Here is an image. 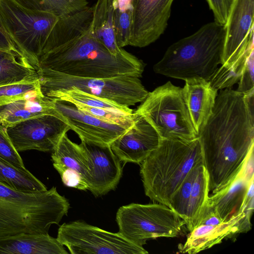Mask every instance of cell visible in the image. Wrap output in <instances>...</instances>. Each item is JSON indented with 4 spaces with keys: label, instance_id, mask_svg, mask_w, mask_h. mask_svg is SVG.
<instances>
[{
    "label": "cell",
    "instance_id": "8fae6325",
    "mask_svg": "<svg viewBox=\"0 0 254 254\" xmlns=\"http://www.w3.org/2000/svg\"><path fill=\"white\" fill-rule=\"evenodd\" d=\"M70 130L61 118L45 115L32 118L6 128L15 149L52 152L63 136Z\"/></svg>",
    "mask_w": 254,
    "mask_h": 254
},
{
    "label": "cell",
    "instance_id": "83f0119b",
    "mask_svg": "<svg viewBox=\"0 0 254 254\" xmlns=\"http://www.w3.org/2000/svg\"><path fill=\"white\" fill-rule=\"evenodd\" d=\"M44 96L37 73L22 81L0 86V106L19 100Z\"/></svg>",
    "mask_w": 254,
    "mask_h": 254
},
{
    "label": "cell",
    "instance_id": "e0dca14e",
    "mask_svg": "<svg viewBox=\"0 0 254 254\" xmlns=\"http://www.w3.org/2000/svg\"><path fill=\"white\" fill-rule=\"evenodd\" d=\"M185 81L184 97L198 135L212 113L218 90L201 78H192Z\"/></svg>",
    "mask_w": 254,
    "mask_h": 254
},
{
    "label": "cell",
    "instance_id": "2e32d148",
    "mask_svg": "<svg viewBox=\"0 0 254 254\" xmlns=\"http://www.w3.org/2000/svg\"><path fill=\"white\" fill-rule=\"evenodd\" d=\"M79 144L92 164L88 190L99 196L115 189L122 176L123 168L111 146L84 141Z\"/></svg>",
    "mask_w": 254,
    "mask_h": 254
},
{
    "label": "cell",
    "instance_id": "4dcf8cb0",
    "mask_svg": "<svg viewBox=\"0 0 254 254\" xmlns=\"http://www.w3.org/2000/svg\"><path fill=\"white\" fill-rule=\"evenodd\" d=\"M243 70L233 66L226 67L221 65L207 81L218 90L230 88L238 83Z\"/></svg>",
    "mask_w": 254,
    "mask_h": 254
},
{
    "label": "cell",
    "instance_id": "603a6c76",
    "mask_svg": "<svg viewBox=\"0 0 254 254\" xmlns=\"http://www.w3.org/2000/svg\"><path fill=\"white\" fill-rule=\"evenodd\" d=\"M92 8V28L95 37L113 55L117 56L126 52L117 44L113 19L107 12L106 0H97Z\"/></svg>",
    "mask_w": 254,
    "mask_h": 254
},
{
    "label": "cell",
    "instance_id": "277c9868",
    "mask_svg": "<svg viewBox=\"0 0 254 254\" xmlns=\"http://www.w3.org/2000/svg\"><path fill=\"white\" fill-rule=\"evenodd\" d=\"M201 164L203 158L198 137L190 141L161 139L158 147L140 164L145 195L169 207L185 178Z\"/></svg>",
    "mask_w": 254,
    "mask_h": 254
},
{
    "label": "cell",
    "instance_id": "44dd1931",
    "mask_svg": "<svg viewBox=\"0 0 254 254\" xmlns=\"http://www.w3.org/2000/svg\"><path fill=\"white\" fill-rule=\"evenodd\" d=\"M51 158L58 173L67 168L75 171L84 179L89 188L92 169L91 161L80 144L72 141L66 133L52 152Z\"/></svg>",
    "mask_w": 254,
    "mask_h": 254
},
{
    "label": "cell",
    "instance_id": "d6a6232c",
    "mask_svg": "<svg viewBox=\"0 0 254 254\" xmlns=\"http://www.w3.org/2000/svg\"><path fill=\"white\" fill-rule=\"evenodd\" d=\"M254 51L248 57L241 77L238 83L237 91L245 93L254 89Z\"/></svg>",
    "mask_w": 254,
    "mask_h": 254
},
{
    "label": "cell",
    "instance_id": "8992f818",
    "mask_svg": "<svg viewBox=\"0 0 254 254\" xmlns=\"http://www.w3.org/2000/svg\"><path fill=\"white\" fill-rule=\"evenodd\" d=\"M134 113L143 116L162 139L190 141L198 137L183 88L169 81L148 92Z\"/></svg>",
    "mask_w": 254,
    "mask_h": 254
},
{
    "label": "cell",
    "instance_id": "e575fe53",
    "mask_svg": "<svg viewBox=\"0 0 254 254\" xmlns=\"http://www.w3.org/2000/svg\"><path fill=\"white\" fill-rule=\"evenodd\" d=\"M63 184L66 187L81 190H88V186L84 179L77 172L70 169H65L59 172Z\"/></svg>",
    "mask_w": 254,
    "mask_h": 254
},
{
    "label": "cell",
    "instance_id": "9a60e30c",
    "mask_svg": "<svg viewBox=\"0 0 254 254\" xmlns=\"http://www.w3.org/2000/svg\"><path fill=\"white\" fill-rule=\"evenodd\" d=\"M135 114L133 125L110 145L114 153L125 163L140 164L158 147L162 139L143 116Z\"/></svg>",
    "mask_w": 254,
    "mask_h": 254
},
{
    "label": "cell",
    "instance_id": "d590c367",
    "mask_svg": "<svg viewBox=\"0 0 254 254\" xmlns=\"http://www.w3.org/2000/svg\"><path fill=\"white\" fill-rule=\"evenodd\" d=\"M0 50L15 53L24 58V55L17 49L6 30L0 18Z\"/></svg>",
    "mask_w": 254,
    "mask_h": 254
},
{
    "label": "cell",
    "instance_id": "4fadbf2b",
    "mask_svg": "<svg viewBox=\"0 0 254 254\" xmlns=\"http://www.w3.org/2000/svg\"><path fill=\"white\" fill-rule=\"evenodd\" d=\"M174 0H133L128 46L143 48L164 33Z\"/></svg>",
    "mask_w": 254,
    "mask_h": 254
},
{
    "label": "cell",
    "instance_id": "7402d4cb",
    "mask_svg": "<svg viewBox=\"0 0 254 254\" xmlns=\"http://www.w3.org/2000/svg\"><path fill=\"white\" fill-rule=\"evenodd\" d=\"M45 115L57 116L52 99L44 96L19 100L0 106V124L6 128L29 119Z\"/></svg>",
    "mask_w": 254,
    "mask_h": 254
},
{
    "label": "cell",
    "instance_id": "7c38bea8",
    "mask_svg": "<svg viewBox=\"0 0 254 254\" xmlns=\"http://www.w3.org/2000/svg\"><path fill=\"white\" fill-rule=\"evenodd\" d=\"M254 0H233L224 26L221 65L230 67L254 49Z\"/></svg>",
    "mask_w": 254,
    "mask_h": 254
},
{
    "label": "cell",
    "instance_id": "cb8c5ba5",
    "mask_svg": "<svg viewBox=\"0 0 254 254\" xmlns=\"http://www.w3.org/2000/svg\"><path fill=\"white\" fill-rule=\"evenodd\" d=\"M0 184L22 191L47 190L46 186L25 167H16L0 158Z\"/></svg>",
    "mask_w": 254,
    "mask_h": 254
},
{
    "label": "cell",
    "instance_id": "6da1fadb",
    "mask_svg": "<svg viewBox=\"0 0 254 254\" xmlns=\"http://www.w3.org/2000/svg\"><path fill=\"white\" fill-rule=\"evenodd\" d=\"M92 10L88 5L59 17L39 59L38 69L87 78L141 77L145 66L142 61L127 51L113 55L95 37Z\"/></svg>",
    "mask_w": 254,
    "mask_h": 254
},
{
    "label": "cell",
    "instance_id": "7a4b0ae2",
    "mask_svg": "<svg viewBox=\"0 0 254 254\" xmlns=\"http://www.w3.org/2000/svg\"><path fill=\"white\" fill-rule=\"evenodd\" d=\"M212 194L229 185L254 144V89L220 90L212 113L198 134Z\"/></svg>",
    "mask_w": 254,
    "mask_h": 254
},
{
    "label": "cell",
    "instance_id": "f546056e",
    "mask_svg": "<svg viewBox=\"0 0 254 254\" xmlns=\"http://www.w3.org/2000/svg\"><path fill=\"white\" fill-rule=\"evenodd\" d=\"M201 164L198 165L189 172L173 195L169 207L185 222L193 181Z\"/></svg>",
    "mask_w": 254,
    "mask_h": 254
},
{
    "label": "cell",
    "instance_id": "5bb4252c",
    "mask_svg": "<svg viewBox=\"0 0 254 254\" xmlns=\"http://www.w3.org/2000/svg\"><path fill=\"white\" fill-rule=\"evenodd\" d=\"M52 99L57 116L69 126L81 141L110 146L130 127L103 121L79 110L66 102Z\"/></svg>",
    "mask_w": 254,
    "mask_h": 254
},
{
    "label": "cell",
    "instance_id": "ffe728a7",
    "mask_svg": "<svg viewBox=\"0 0 254 254\" xmlns=\"http://www.w3.org/2000/svg\"><path fill=\"white\" fill-rule=\"evenodd\" d=\"M67 254L57 238L46 234H19L0 238V254Z\"/></svg>",
    "mask_w": 254,
    "mask_h": 254
},
{
    "label": "cell",
    "instance_id": "30bf717a",
    "mask_svg": "<svg viewBox=\"0 0 254 254\" xmlns=\"http://www.w3.org/2000/svg\"><path fill=\"white\" fill-rule=\"evenodd\" d=\"M57 240L71 254H146L148 252L128 241L119 233H112L82 221L64 223Z\"/></svg>",
    "mask_w": 254,
    "mask_h": 254
},
{
    "label": "cell",
    "instance_id": "ba28073f",
    "mask_svg": "<svg viewBox=\"0 0 254 254\" xmlns=\"http://www.w3.org/2000/svg\"><path fill=\"white\" fill-rule=\"evenodd\" d=\"M0 18L17 49L37 70L39 59L59 16L27 9L13 0H0Z\"/></svg>",
    "mask_w": 254,
    "mask_h": 254
},
{
    "label": "cell",
    "instance_id": "d4e9b609",
    "mask_svg": "<svg viewBox=\"0 0 254 254\" xmlns=\"http://www.w3.org/2000/svg\"><path fill=\"white\" fill-rule=\"evenodd\" d=\"M37 73V69L25 58L0 50V86L22 81Z\"/></svg>",
    "mask_w": 254,
    "mask_h": 254
},
{
    "label": "cell",
    "instance_id": "ac0fdd59",
    "mask_svg": "<svg viewBox=\"0 0 254 254\" xmlns=\"http://www.w3.org/2000/svg\"><path fill=\"white\" fill-rule=\"evenodd\" d=\"M249 218L245 213L228 222L216 225H201L190 232L187 239L179 246L180 253L196 254L222 242L226 238L239 234L242 221Z\"/></svg>",
    "mask_w": 254,
    "mask_h": 254
},
{
    "label": "cell",
    "instance_id": "4316f807",
    "mask_svg": "<svg viewBox=\"0 0 254 254\" xmlns=\"http://www.w3.org/2000/svg\"><path fill=\"white\" fill-rule=\"evenodd\" d=\"M208 176L201 164L193 181L185 225L189 230L205 205L209 197Z\"/></svg>",
    "mask_w": 254,
    "mask_h": 254
},
{
    "label": "cell",
    "instance_id": "484cf974",
    "mask_svg": "<svg viewBox=\"0 0 254 254\" xmlns=\"http://www.w3.org/2000/svg\"><path fill=\"white\" fill-rule=\"evenodd\" d=\"M108 13L113 18L115 38L118 46H128L133 0H106Z\"/></svg>",
    "mask_w": 254,
    "mask_h": 254
},
{
    "label": "cell",
    "instance_id": "3957f363",
    "mask_svg": "<svg viewBox=\"0 0 254 254\" xmlns=\"http://www.w3.org/2000/svg\"><path fill=\"white\" fill-rule=\"evenodd\" d=\"M69 206L55 187L22 191L0 184V238L49 234L51 225L59 224Z\"/></svg>",
    "mask_w": 254,
    "mask_h": 254
},
{
    "label": "cell",
    "instance_id": "5b68a950",
    "mask_svg": "<svg viewBox=\"0 0 254 254\" xmlns=\"http://www.w3.org/2000/svg\"><path fill=\"white\" fill-rule=\"evenodd\" d=\"M224 41L223 25L215 21L205 24L170 45L153 70L184 81L192 78L208 80L221 64Z\"/></svg>",
    "mask_w": 254,
    "mask_h": 254
},
{
    "label": "cell",
    "instance_id": "d6986e66",
    "mask_svg": "<svg viewBox=\"0 0 254 254\" xmlns=\"http://www.w3.org/2000/svg\"><path fill=\"white\" fill-rule=\"evenodd\" d=\"M249 180L240 173L227 186L209 196L207 202L213 206L224 222L235 219L245 212L244 203L250 185Z\"/></svg>",
    "mask_w": 254,
    "mask_h": 254
},
{
    "label": "cell",
    "instance_id": "1f68e13d",
    "mask_svg": "<svg viewBox=\"0 0 254 254\" xmlns=\"http://www.w3.org/2000/svg\"><path fill=\"white\" fill-rule=\"evenodd\" d=\"M0 158L16 167H25L19 152L15 149L10 140L6 128L0 124Z\"/></svg>",
    "mask_w": 254,
    "mask_h": 254
},
{
    "label": "cell",
    "instance_id": "52a82bcc",
    "mask_svg": "<svg viewBox=\"0 0 254 254\" xmlns=\"http://www.w3.org/2000/svg\"><path fill=\"white\" fill-rule=\"evenodd\" d=\"M37 71L43 94L49 91L65 90L74 87L121 106L129 107L141 103L148 93L140 78L135 76L87 78L47 69L39 68Z\"/></svg>",
    "mask_w": 254,
    "mask_h": 254
},
{
    "label": "cell",
    "instance_id": "836d02e7",
    "mask_svg": "<svg viewBox=\"0 0 254 254\" xmlns=\"http://www.w3.org/2000/svg\"><path fill=\"white\" fill-rule=\"evenodd\" d=\"M212 10L214 21L224 25L233 0H206Z\"/></svg>",
    "mask_w": 254,
    "mask_h": 254
},
{
    "label": "cell",
    "instance_id": "f1b7e54d",
    "mask_svg": "<svg viewBox=\"0 0 254 254\" xmlns=\"http://www.w3.org/2000/svg\"><path fill=\"white\" fill-rule=\"evenodd\" d=\"M27 9L48 11L61 16L80 11L87 6V0H13Z\"/></svg>",
    "mask_w": 254,
    "mask_h": 254
},
{
    "label": "cell",
    "instance_id": "9c48e42d",
    "mask_svg": "<svg viewBox=\"0 0 254 254\" xmlns=\"http://www.w3.org/2000/svg\"><path fill=\"white\" fill-rule=\"evenodd\" d=\"M116 220L118 233L141 247L150 239L176 237L185 225L175 212L159 203L122 206L117 212Z\"/></svg>",
    "mask_w": 254,
    "mask_h": 254
}]
</instances>
